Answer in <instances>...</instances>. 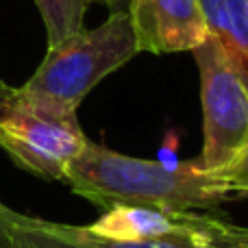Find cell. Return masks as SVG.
<instances>
[{"mask_svg": "<svg viewBox=\"0 0 248 248\" xmlns=\"http://www.w3.org/2000/svg\"><path fill=\"white\" fill-rule=\"evenodd\" d=\"M61 181L103 209L131 205L163 211H211L233 196L222 176L205 172L196 159L168 168L94 141H87L68 163Z\"/></svg>", "mask_w": 248, "mask_h": 248, "instance_id": "6da1fadb", "label": "cell"}, {"mask_svg": "<svg viewBox=\"0 0 248 248\" xmlns=\"http://www.w3.org/2000/svg\"><path fill=\"white\" fill-rule=\"evenodd\" d=\"M135 55L140 50L128 13H109L96 29H83L48 46L33 77L20 87L42 103L78 113L85 96Z\"/></svg>", "mask_w": 248, "mask_h": 248, "instance_id": "7a4b0ae2", "label": "cell"}, {"mask_svg": "<svg viewBox=\"0 0 248 248\" xmlns=\"http://www.w3.org/2000/svg\"><path fill=\"white\" fill-rule=\"evenodd\" d=\"M87 141L77 111L42 103L0 77V148L17 168L61 181Z\"/></svg>", "mask_w": 248, "mask_h": 248, "instance_id": "3957f363", "label": "cell"}, {"mask_svg": "<svg viewBox=\"0 0 248 248\" xmlns=\"http://www.w3.org/2000/svg\"><path fill=\"white\" fill-rule=\"evenodd\" d=\"M194 59L201 74L202 153L198 166L224 174L248 150V77L216 35H209Z\"/></svg>", "mask_w": 248, "mask_h": 248, "instance_id": "277c9868", "label": "cell"}, {"mask_svg": "<svg viewBox=\"0 0 248 248\" xmlns=\"http://www.w3.org/2000/svg\"><path fill=\"white\" fill-rule=\"evenodd\" d=\"M224 237H170L157 242H124L94 233L90 227L50 222L26 216L0 202V248H231Z\"/></svg>", "mask_w": 248, "mask_h": 248, "instance_id": "5b68a950", "label": "cell"}, {"mask_svg": "<svg viewBox=\"0 0 248 248\" xmlns=\"http://www.w3.org/2000/svg\"><path fill=\"white\" fill-rule=\"evenodd\" d=\"M126 13L140 52H192L211 35L198 0H128Z\"/></svg>", "mask_w": 248, "mask_h": 248, "instance_id": "8992f818", "label": "cell"}, {"mask_svg": "<svg viewBox=\"0 0 248 248\" xmlns=\"http://www.w3.org/2000/svg\"><path fill=\"white\" fill-rule=\"evenodd\" d=\"M229 224L220 218L198 216L194 211H163L153 207L113 205L105 209L90 229L98 235L124 242H157L170 237H224Z\"/></svg>", "mask_w": 248, "mask_h": 248, "instance_id": "52a82bcc", "label": "cell"}, {"mask_svg": "<svg viewBox=\"0 0 248 248\" xmlns=\"http://www.w3.org/2000/svg\"><path fill=\"white\" fill-rule=\"evenodd\" d=\"M211 35L222 42L248 77V0H198Z\"/></svg>", "mask_w": 248, "mask_h": 248, "instance_id": "ba28073f", "label": "cell"}, {"mask_svg": "<svg viewBox=\"0 0 248 248\" xmlns=\"http://www.w3.org/2000/svg\"><path fill=\"white\" fill-rule=\"evenodd\" d=\"M46 29L48 46H55L61 39L83 31L87 9L96 0H35Z\"/></svg>", "mask_w": 248, "mask_h": 248, "instance_id": "9c48e42d", "label": "cell"}, {"mask_svg": "<svg viewBox=\"0 0 248 248\" xmlns=\"http://www.w3.org/2000/svg\"><path fill=\"white\" fill-rule=\"evenodd\" d=\"M224 183L229 185L231 194H248V150L242 155V159L231 166L224 174H220Z\"/></svg>", "mask_w": 248, "mask_h": 248, "instance_id": "30bf717a", "label": "cell"}, {"mask_svg": "<svg viewBox=\"0 0 248 248\" xmlns=\"http://www.w3.org/2000/svg\"><path fill=\"white\" fill-rule=\"evenodd\" d=\"M229 246L231 248H248V229L231 224V231H229Z\"/></svg>", "mask_w": 248, "mask_h": 248, "instance_id": "8fae6325", "label": "cell"}, {"mask_svg": "<svg viewBox=\"0 0 248 248\" xmlns=\"http://www.w3.org/2000/svg\"><path fill=\"white\" fill-rule=\"evenodd\" d=\"M126 2H128V0H96V4H103V7H107L109 13L126 11Z\"/></svg>", "mask_w": 248, "mask_h": 248, "instance_id": "7c38bea8", "label": "cell"}]
</instances>
